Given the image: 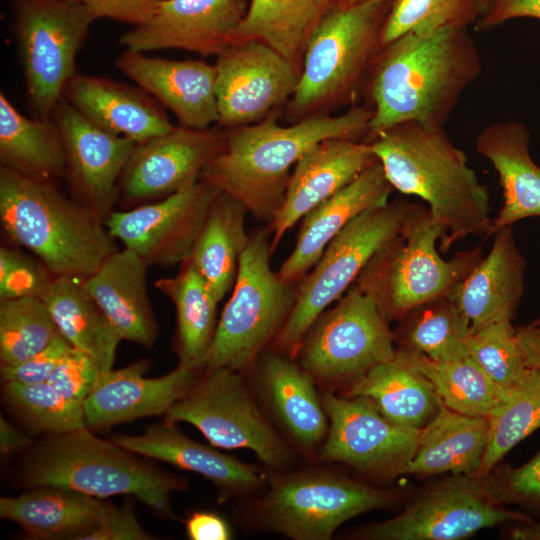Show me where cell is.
<instances>
[{
    "label": "cell",
    "mask_w": 540,
    "mask_h": 540,
    "mask_svg": "<svg viewBox=\"0 0 540 540\" xmlns=\"http://www.w3.org/2000/svg\"><path fill=\"white\" fill-rule=\"evenodd\" d=\"M376 160L367 142L347 138L327 139L307 151L294 166L283 202L269 223L272 253L291 227Z\"/></svg>",
    "instance_id": "cell-21"
},
{
    "label": "cell",
    "mask_w": 540,
    "mask_h": 540,
    "mask_svg": "<svg viewBox=\"0 0 540 540\" xmlns=\"http://www.w3.org/2000/svg\"><path fill=\"white\" fill-rule=\"evenodd\" d=\"M494 1L495 0H476L479 17L484 15L490 9Z\"/></svg>",
    "instance_id": "cell-57"
},
{
    "label": "cell",
    "mask_w": 540,
    "mask_h": 540,
    "mask_svg": "<svg viewBox=\"0 0 540 540\" xmlns=\"http://www.w3.org/2000/svg\"><path fill=\"white\" fill-rule=\"evenodd\" d=\"M60 336L41 297L0 300L1 365L25 361Z\"/></svg>",
    "instance_id": "cell-42"
},
{
    "label": "cell",
    "mask_w": 540,
    "mask_h": 540,
    "mask_svg": "<svg viewBox=\"0 0 540 540\" xmlns=\"http://www.w3.org/2000/svg\"><path fill=\"white\" fill-rule=\"evenodd\" d=\"M399 321L393 335L400 348L416 351L436 362L470 357V323L448 294L415 307Z\"/></svg>",
    "instance_id": "cell-39"
},
{
    "label": "cell",
    "mask_w": 540,
    "mask_h": 540,
    "mask_svg": "<svg viewBox=\"0 0 540 540\" xmlns=\"http://www.w3.org/2000/svg\"><path fill=\"white\" fill-rule=\"evenodd\" d=\"M348 396L369 400L392 423L422 430L443 406L433 384L406 349L351 382Z\"/></svg>",
    "instance_id": "cell-32"
},
{
    "label": "cell",
    "mask_w": 540,
    "mask_h": 540,
    "mask_svg": "<svg viewBox=\"0 0 540 540\" xmlns=\"http://www.w3.org/2000/svg\"><path fill=\"white\" fill-rule=\"evenodd\" d=\"M271 233L258 227L239 260L232 294L217 323L203 371H242L257 362L285 325L296 301V285L271 268Z\"/></svg>",
    "instance_id": "cell-8"
},
{
    "label": "cell",
    "mask_w": 540,
    "mask_h": 540,
    "mask_svg": "<svg viewBox=\"0 0 540 540\" xmlns=\"http://www.w3.org/2000/svg\"><path fill=\"white\" fill-rule=\"evenodd\" d=\"M488 420L489 437L476 480L487 476L516 444L540 428V373L530 369Z\"/></svg>",
    "instance_id": "cell-41"
},
{
    "label": "cell",
    "mask_w": 540,
    "mask_h": 540,
    "mask_svg": "<svg viewBox=\"0 0 540 540\" xmlns=\"http://www.w3.org/2000/svg\"><path fill=\"white\" fill-rule=\"evenodd\" d=\"M149 534L139 523L132 506H113L110 513L93 533L84 540H150Z\"/></svg>",
    "instance_id": "cell-51"
},
{
    "label": "cell",
    "mask_w": 540,
    "mask_h": 540,
    "mask_svg": "<svg viewBox=\"0 0 540 540\" xmlns=\"http://www.w3.org/2000/svg\"><path fill=\"white\" fill-rule=\"evenodd\" d=\"M530 132L516 121L495 122L477 136L475 147L498 173L503 204L487 237L531 217L540 219V166L529 152Z\"/></svg>",
    "instance_id": "cell-28"
},
{
    "label": "cell",
    "mask_w": 540,
    "mask_h": 540,
    "mask_svg": "<svg viewBox=\"0 0 540 540\" xmlns=\"http://www.w3.org/2000/svg\"><path fill=\"white\" fill-rule=\"evenodd\" d=\"M2 398L10 412L35 431L52 435L86 427L83 404L66 399L48 382H3Z\"/></svg>",
    "instance_id": "cell-43"
},
{
    "label": "cell",
    "mask_w": 540,
    "mask_h": 540,
    "mask_svg": "<svg viewBox=\"0 0 540 540\" xmlns=\"http://www.w3.org/2000/svg\"><path fill=\"white\" fill-rule=\"evenodd\" d=\"M217 124L232 129L257 123L291 99L299 72L260 40L231 44L217 56Z\"/></svg>",
    "instance_id": "cell-16"
},
{
    "label": "cell",
    "mask_w": 540,
    "mask_h": 540,
    "mask_svg": "<svg viewBox=\"0 0 540 540\" xmlns=\"http://www.w3.org/2000/svg\"><path fill=\"white\" fill-rule=\"evenodd\" d=\"M54 278L40 260L1 246L0 300L42 297Z\"/></svg>",
    "instance_id": "cell-46"
},
{
    "label": "cell",
    "mask_w": 540,
    "mask_h": 540,
    "mask_svg": "<svg viewBox=\"0 0 540 540\" xmlns=\"http://www.w3.org/2000/svg\"><path fill=\"white\" fill-rule=\"evenodd\" d=\"M71 347L63 337H58L44 350L29 359L13 365H1L2 382L36 384L47 382L62 356Z\"/></svg>",
    "instance_id": "cell-48"
},
{
    "label": "cell",
    "mask_w": 540,
    "mask_h": 540,
    "mask_svg": "<svg viewBox=\"0 0 540 540\" xmlns=\"http://www.w3.org/2000/svg\"><path fill=\"white\" fill-rule=\"evenodd\" d=\"M0 221L15 244L55 276L85 279L117 250L104 221L68 198L55 181L29 178L0 166Z\"/></svg>",
    "instance_id": "cell-4"
},
{
    "label": "cell",
    "mask_w": 540,
    "mask_h": 540,
    "mask_svg": "<svg viewBox=\"0 0 540 540\" xmlns=\"http://www.w3.org/2000/svg\"><path fill=\"white\" fill-rule=\"evenodd\" d=\"M508 521L532 519L495 505L474 477L457 475L426 491L399 515L367 526L361 536L375 540H457Z\"/></svg>",
    "instance_id": "cell-15"
},
{
    "label": "cell",
    "mask_w": 540,
    "mask_h": 540,
    "mask_svg": "<svg viewBox=\"0 0 540 540\" xmlns=\"http://www.w3.org/2000/svg\"><path fill=\"white\" fill-rule=\"evenodd\" d=\"M113 504L58 486H38L1 497L0 516L34 538L84 540L104 522Z\"/></svg>",
    "instance_id": "cell-30"
},
{
    "label": "cell",
    "mask_w": 540,
    "mask_h": 540,
    "mask_svg": "<svg viewBox=\"0 0 540 540\" xmlns=\"http://www.w3.org/2000/svg\"><path fill=\"white\" fill-rule=\"evenodd\" d=\"M148 367V362L141 360L102 372L83 404L86 427L102 429L165 415L199 378V370L181 364L161 377L147 378Z\"/></svg>",
    "instance_id": "cell-22"
},
{
    "label": "cell",
    "mask_w": 540,
    "mask_h": 540,
    "mask_svg": "<svg viewBox=\"0 0 540 540\" xmlns=\"http://www.w3.org/2000/svg\"><path fill=\"white\" fill-rule=\"evenodd\" d=\"M63 98L95 125L135 143L169 131L165 107L139 86L77 73Z\"/></svg>",
    "instance_id": "cell-26"
},
{
    "label": "cell",
    "mask_w": 540,
    "mask_h": 540,
    "mask_svg": "<svg viewBox=\"0 0 540 540\" xmlns=\"http://www.w3.org/2000/svg\"><path fill=\"white\" fill-rule=\"evenodd\" d=\"M469 356L497 385L513 389L529 375L511 321L487 324L469 338Z\"/></svg>",
    "instance_id": "cell-45"
},
{
    "label": "cell",
    "mask_w": 540,
    "mask_h": 540,
    "mask_svg": "<svg viewBox=\"0 0 540 540\" xmlns=\"http://www.w3.org/2000/svg\"><path fill=\"white\" fill-rule=\"evenodd\" d=\"M117 68L165 109L179 125L207 129L218 121L216 67L201 60H170L124 49Z\"/></svg>",
    "instance_id": "cell-23"
},
{
    "label": "cell",
    "mask_w": 540,
    "mask_h": 540,
    "mask_svg": "<svg viewBox=\"0 0 540 540\" xmlns=\"http://www.w3.org/2000/svg\"><path fill=\"white\" fill-rule=\"evenodd\" d=\"M20 486H58L107 498L132 495L163 517H173L170 496L186 488L185 479L156 468L113 440L87 427L47 435L28 448L20 467Z\"/></svg>",
    "instance_id": "cell-5"
},
{
    "label": "cell",
    "mask_w": 540,
    "mask_h": 540,
    "mask_svg": "<svg viewBox=\"0 0 540 540\" xmlns=\"http://www.w3.org/2000/svg\"><path fill=\"white\" fill-rule=\"evenodd\" d=\"M391 0L352 5L335 1L310 33L291 109L311 114L351 99L381 48L380 34Z\"/></svg>",
    "instance_id": "cell-7"
},
{
    "label": "cell",
    "mask_w": 540,
    "mask_h": 540,
    "mask_svg": "<svg viewBox=\"0 0 540 540\" xmlns=\"http://www.w3.org/2000/svg\"><path fill=\"white\" fill-rule=\"evenodd\" d=\"M334 1L343 5H352V4L360 3L366 0H334Z\"/></svg>",
    "instance_id": "cell-58"
},
{
    "label": "cell",
    "mask_w": 540,
    "mask_h": 540,
    "mask_svg": "<svg viewBox=\"0 0 540 540\" xmlns=\"http://www.w3.org/2000/svg\"><path fill=\"white\" fill-rule=\"evenodd\" d=\"M502 491L509 500L540 510V451L524 465L505 472Z\"/></svg>",
    "instance_id": "cell-50"
},
{
    "label": "cell",
    "mask_w": 540,
    "mask_h": 540,
    "mask_svg": "<svg viewBox=\"0 0 540 540\" xmlns=\"http://www.w3.org/2000/svg\"><path fill=\"white\" fill-rule=\"evenodd\" d=\"M510 537L516 540H540V521L521 522L519 527L511 531Z\"/></svg>",
    "instance_id": "cell-56"
},
{
    "label": "cell",
    "mask_w": 540,
    "mask_h": 540,
    "mask_svg": "<svg viewBox=\"0 0 540 540\" xmlns=\"http://www.w3.org/2000/svg\"><path fill=\"white\" fill-rule=\"evenodd\" d=\"M41 298L73 348L89 355L102 372L113 369L122 339L87 292L83 279L55 277Z\"/></svg>",
    "instance_id": "cell-35"
},
{
    "label": "cell",
    "mask_w": 540,
    "mask_h": 540,
    "mask_svg": "<svg viewBox=\"0 0 540 540\" xmlns=\"http://www.w3.org/2000/svg\"><path fill=\"white\" fill-rule=\"evenodd\" d=\"M28 103L52 118L71 79L91 24L90 11L65 0H9Z\"/></svg>",
    "instance_id": "cell-10"
},
{
    "label": "cell",
    "mask_w": 540,
    "mask_h": 540,
    "mask_svg": "<svg viewBox=\"0 0 540 540\" xmlns=\"http://www.w3.org/2000/svg\"><path fill=\"white\" fill-rule=\"evenodd\" d=\"M0 166L32 179L65 177L66 154L61 131L52 118H29L0 92Z\"/></svg>",
    "instance_id": "cell-34"
},
{
    "label": "cell",
    "mask_w": 540,
    "mask_h": 540,
    "mask_svg": "<svg viewBox=\"0 0 540 540\" xmlns=\"http://www.w3.org/2000/svg\"><path fill=\"white\" fill-rule=\"evenodd\" d=\"M322 402L329 419L323 459L362 472L403 473L418 447L421 430L392 423L362 397L324 393Z\"/></svg>",
    "instance_id": "cell-18"
},
{
    "label": "cell",
    "mask_w": 540,
    "mask_h": 540,
    "mask_svg": "<svg viewBox=\"0 0 540 540\" xmlns=\"http://www.w3.org/2000/svg\"><path fill=\"white\" fill-rule=\"evenodd\" d=\"M155 287L175 306L179 364L202 370L218 323L219 301L188 261L175 276L157 280Z\"/></svg>",
    "instance_id": "cell-38"
},
{
    "label": "cell",
    "mask_w": 540,
    "mask_h": 540,
    "mask_svg": "<svg viewBox=\"0 0 540 540\" xmlns=\"http://www.w3.org/2000/svg\"><path fill=\"white\" fill-rule=\"evenodd\" d=\"M165 420L195 426L215 447L249 449L268 466L280 467L290 457L243 378L229 368L204 371L168 410Z\"/></svg>",
    "instance_id": "cell-13"
},
{
    "label": "cell",
    "mask_w": 540,
    "mask_h": 540,
    "mask_svg": "<svg viewBox=\"0 0 540 540\" xmlns=\"http://www.w3.org/2000/svg\"><path fill=\"white\" fill-rule=\"evenodd\" d=\"M516 18L540 21V0H495L490 9L478 18L477 30H489Z\"/></svg>",
    "instance_id": "cell-52"
},
{
    "label": "cell",
    "mask_w": 540,
    "mask_h": 540,
    "mask_svg": "<svg viewBox=\"0 0 540 540\" xmlns=\"http://www.w3.org/2000/svg\"><path fill=\"white\" fill-rule=\"evenodd\" d=\"M408 352L415 365L433 384L442 404L453 411L489 418L512 391L492 381L470 357L436 362L416 351Z\"/></svg>",
    "instance_id": "cell-40"
},
{
    "label": "cell",
    "mask_w": 540,
    "mask_h": 540,
    "mask_svg": "<svg viewBox=\"0 0 540 540\" xmlns=\"http://www.w3.org/2000/svg\"><path fill=\"white\" fill-rule=\"evenodd\" d=\"M388 492L350 478L307 471L276 476L258 503L263 524L296 540H328L347 520L388 504Z\"/></svg>",
    "instance_id": "cell-12"
},
{
    "label": "cell",
    "mask_w": 540,
    "mask_h": 540,
    "mask_svg": "<svg viewBox=\"0 0 540 540\" xmlns=\"http://www.w3.org/2000/svg\"><path fill=\"white\" fill-rule=\"evenodd\" d=\"M147 262L124 248L109 255L83 284L121 339L151 347L158 326L150 305Z\"/></svg>",
    "instance_id": "cell-27"
},
{
    "label": "cell",
    "mask_w": 540,
    "mask_h": 540,
    "mask_svg": "<svg viewBox=\"0 0 540 540\" xmlns=\"http://www.w3.org/2000/svg\"><path fill=\"white\" fill-rule=\"evenodd\" d=\"M493 235L487 256L448 293L468 319L471 332L493 322L511 321L524 294L527 262L512 226Z\"/></svg>",
    "instance_id": "cell-25"
},
{
    "label": "cell",
    "mask_w": 540,
    "mask_h": 540,
    "mask_svg": "<svg viewBox=\"0 0 540 540\" xmlns=\"http://www.w3.org/2000/svg\"><path fill=\"white\" fill-rule=\"evenodd\" d=\"M489 426L488 418L462 414L443 405L421 430L418 447L403 473L428 476L451 472L475 478Z\"/></svg>",
    "instance_id": "cell-33"
},
{
    "label": "cell",
    "mask_w": 540,
    "mask_h": 540,
    "mask_svg": "<svg viewBox=\"0 0 540 540\" xmlns=\"http://www.w3.org/2000/svg\"><path fill=\"white\" fill-rule=\"evenodd\" d=\"M414 203L404 199L365 211L332 239L313 268L296 284V301L270 349L295 359L317 317L355 283L370 259L401 233Z\"/></svg>",
    "instance_id": "cell-9"
},
{
    "label": "cell",
    "mask_w": 540,
    "mask_h": 540,
    "mask_svg": "<svg viewBox=\"0 0 540 540\" xmlns=\"http://www.w3.org/2000/svg\"><path fill=\"white\" fill-rule=\"evenodd\" d=\"M52 117L62 134L65 177L75 199L104 221L119 200V180L136 143L95 125L64 98Z\"/></svg>",
    "instance_id": "cell-19"
},
{
    "label": "cell",
    "mask_w": 540,
    "mask_h": 540,
    "mask_svg": "<svg viewBox=\"0 0 540 540\" xmlns=\"http://www.w3.org/2000/svg\"><path fill=\"white\" fill-rule=\"evenodd\" d=\"M532 325H535V326H540V315L538 318H536L532 323Z\"/></svg>",
    "instance_id": "cell-59"
},
{
    "label": "cell",
    "mask_w": 540,
    "mask_h": 540,
    "mask_svg": "<svg viewBox=\"0 0 540 540\" xmlns=\"http://www.w3.org/2000/svg\"><path fill=\"white\" fill-rule=\"evenodd\" d=\"M220 191L205 180L160 200L123 211L113 210L104 223L124 248L147 264H182L193 247L211 205Z\"/></svg>",
    "instance_id": "cell-14"
},
{
    "label": "cell",
    "mask_w": 540,
    "mask_h": 540,
    "mask_svg": "<svg viewBox=\"0 0 540 540\" xmlns=\"http://www.w3.org/2000/svg\"><path fill=\"white\" fill-rule=\"evenodd\" d=\"M444 237L429 209L414 204L401 233L370 259L354 284L389 322L399 321L415 307L447 295L482 259L481 247L442 258L437 242Z\"/></svg>",
    "instance_id": "cell-6"
},
{
    "label": "cell",
    "mask_w": 540,
    "mask_h": 540,
    "mask_svg": "<svg viewBox=\"0 0 540 540\" xmlns=\"http://www.w3.org/2000/svg\"><path fill=\"white\" fill-rule=\"evenodd\" d=\"M244 0H163L151 17L119 38L127 50L181 49L219 56L234 41L247 12Z\"/></svg>",
    "instance_id": "cell-20"
},
{
    "label": "cell",
    "mask_w": 540,
    "mask_h": 540,
    "mask_svg": "<svg viewBox=\"0 0 540 540\" xmlns=\"http://www.w3.org/2000/svg\"><path fill=\"white\" fill-rule=\"evenodd\" d=\"M478 18L476 0H391L381 29L380 45L408 33L468 28Z\"/></svg>",
    "instance_id": "cell-44"
},
{
    "label": "cell",
    "mask_w": 540,
    "mask_h": 540,
    "mask_svg": "<svg viewBox=\"0 0 540 540\" xmlns=\"http://www.w3.org/2000/svg\"><path fill=\"white\" fill-rule=\"evenodd\" d=\"M515 332L525 366L540 373V326L530 324Z\"/></svg>",
    "instance_id": "cell-54"
},
{
    "label": "cell",
    "mask_w": 540,
    "mask_h": 540,
    "mask_svg": "<svg viewBox=\"0 0 540 540\" xmlns=\"http://www.w3.org/2000/svg\"><path fill=\"white\" fill-rule=\"evenodd\" d=\"M101 373L89 355L71 346L47 382L66 399L84 404Z\"/></svg>",
    "instance_id": "cell-47"
},
{
    "label": "cell",
    "mask_w": 540,
    "mask_h": 540,
    "mask_svg": "<svg viewBox=\"0 0 540 540\" xmlns=\"http://www.w3.org/2000/svg\"><path fill=\"white\" fill-rule=\"evenodd\" d=\"M86 7L96 20L107 18L137 26L147 21L163 0H65Z\"/></svg>",
    "instance_id": "cell-49"
},
{
    "label": "cell",
    "mask_w": 540,
    "mask_h": 540,
    "mask_svg": "<svg viewBox=\"0 0 540 540\" xmlns=\"http://www.w3.org/2000/svg\"><path fill=\"white\" fill-rule=\"evenodd\" d=\"M367 143L392 188L427 203L431 216L445 230L441 251L470 235H488L492 226L488 187L444 127L403 122Z\"/></svg>",
    "instance_id": "cell-3"
},
{
    "label": "cell",
    "mask_w": 540,
    "mask_h": 540,
    "mask_svg": "<svg viewBox=\"0 0 540 540\" xmlns=\"http://www.w3.org/2000/svg\"><path fill=\"white\" fill-rule=\"evenodd\" d=\"M259 359L258 381L270 411L302 448L314 449L329 429L315 380L294 358L283 353L271 350Z\"/></svg>",
    "instance_id": "cell-31"
},
{
    "label": "cell",
    "mask_w": 540,
    "mask_h": 540,
    "mask_svg": "<svg viewBox=\"0 0 540 540\" xmlns=\"http://www.w3.org/2000/svg\"><path fill=\"white\" fill-rule=\"evenodd\" d=\"M224 140L225 131L177 125L136 143L119 180V200L136 207L197 183Z\"/></svg>",
    "instance_id": "cell-17"
},
{
    "label": "cell",
    "mask_w": 540,
    "mask_h": 540,
    "mask_svg": "<svg viewBox=\"0 0 540 540\" xmlns=\"http://www.w3.org/2000/svg\"><path fill=\"white\" fill-rule=\"evenodd\" d=\"M112 440L139 456L198 473L229 494L252 492L265 479L257 467L194 441L166 420L148 426L140 435Z\"/></svg>",
    "instance_id": "cell-29"
},
{
    "label": "cell",
    "mask_w": 540,
    "mask_h": 540,
    "mask_svg": "<svg viewBox=\"0 0 540 540\" xmlns=\"http://www.w3.org/2000/svg\"><path fill=\"white\" fill-rule=\"evenodd\" d=\"M481 70L468 28L408 33L382 46L368 77L369 140L403 122L442 128Z\"/></svg>",
    "instance_id": "cell-1"
},
{
    "label": "cell",
    "mask_w": 540,
    "mask_h": 540,
    "mask_svg": "<svg viewBox=\"0 0 540 540\" xmlns=\"http://www.w3.org/2000/svg\"><path fill=\"white\" fill-rule=\"evenodd\" d=\"M191 540H228L231 529L224 518L214 512L196 511L185 522Z\"/></svg>",
    "instance_id": "cell-53"
},
{
    "label": "cell",
    "mask_w": 540,
    "mask_h": 540,
    "mask_svg": "<svg viewBox=\"0 0 540 540\" xmlns=\"http://www.w3.org/2000/svg\"><path fill=\"white\" fill-rule=\"evenodd\" d=\"M32 440L14 424L0 417V449L8 456L32 446Z\"/></svg>",
    "instance_id": "cell-55"
},
{
    "label": "cell",
    "mask_w": 540,
    "mask_h": 540,
    "mask_svg": "<svg viewBox=\"0 0 540 540\" xmlns=\"http://www.w3.org/2000/svg\"><path fill=\"white\" fill-rule=\"evenodd\" d=\"M389 321L374 300L353 284L306 332L295 360L315 381H354L392 359Z\"/></svg>",
    "instance_id": "cell-11"
},
{
    "label": "cell",
    "mask_w": 540,
    "mask_h": 540,
    "mask_svg": "<svg viewBox=\"0 0 540 540\" xmlns=\"http://www.w3.org/2000/svg\"><path fill=\"white\" fill-rule=\"evenodd\" d=\"M333 1L251 0L233 43L260 40L282 54L300 74L308 37Z\"/></svg>",
    "instance_id": "cell-37"
},
{
    "label": "cell",
    "mask_w": 540,
    "mask_h": 540,
    "mask_svg": "<svg viewBox=\"0 0 540 540\" xmlns=\"http://www.w3.org/2000/svg\"><path fill=\"white\" fill-rule=\"evenodd\" d=\"M247 213L238 200L219 192L188 259L219 302L234 286L240 256L249 240Z\"/></svg>",
    "instance_id": "cell-36"
},
{
    "label": "cell",
    "mask_w": 540,
    "mask_h": 540,
    "mask_svg": "<svg viewBox=\"0 0 540 540\" xmlns=\"http://www.w3.org/2000/svg\"><path fill=\"white\" fill-rule=\"evenodd\" d=\"M372 108L353 106L338 116L310 115L282 126L276 116L225 131L222 149L204 168L201 179L238 200L255 218L270 223L280 208L299 159L331 138L369 136Z\"/></svg>",
    "instance_id": "cell-2"
},
{
    "label": "cell",
    "mask_w": 540,
    "mask_h": 540,
    "mask_svg": "<svg viewBox=\"0 0 540 540\" xmlns=\"http://www.w3.org/2000/svg\"><path fill=\"white\" fill-rule=\"evenodd\" d=\"M392 191L380 162L376 160L350 184L302 218L295 247L277 271L279 278L296 285L352 219L386 205Z\"/></svg>",
    "instance_id": "cell-24"
}]
</instances>
